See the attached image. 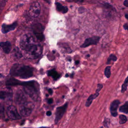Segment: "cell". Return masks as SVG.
Returning a JSON list of instances; mask_svg holds the SVG:
<instances>
[{
    "mask_svg": "<svg viewBox=\"0 0 128 128\" xmlns=\"http://www.w3.org/2000/svg\"><path fill=\"white\" fill-rule=\"evenodd\" d=\"M41 7L40 3L38 2H34L30 5L28 11V14L30 16L36 18L38 17L40 14Z\"/></svg>",
    "mask_w": 128,
    "mask_h": 128,
    "instance_id": "6",
    "label": "cell"
},
{
    "mask_svg": "<svg viewBox=\"0 0 128 128\" xmlns=\"http://www.w3.org/2000/svg\"><path fill=\"white\" fill-rule=\"evenodd\" d=\"M32 30L38 39L40 40H42L44 39V36L42 32L44 28L40 24L36 23L33 24Z\"/></svg>",
    "mask_w": 128,
    "mask_h": 128,
    "instance_id": "8",
    "label": "cell"
},
{
    "mask_svg": "<svg viewBox=\"0 0 128 128\" xmlns=\"http://www.w3.org/2000/svg\"><path fill=\"white\" fill-rule=\"evenodd\" d=\"M110 69H111L110 66H107L104 70V75L107 78H109L110 76V74H111Z\"/></svg>",
    "mask_w": 128,
    "mask_h": 128,
    "instance_id": "22",
    "label": "cell"
},
{
    "mask_svg": "<svg viewBox=\"0 0 128 128\" xmlns=\"http://www.w3.org/2000/svg\"><path fill=\"white\" fill-rule=\"evenodd\" d=\"M10 74L13 76L27 78L33 76L34 68L29 66L16 64L12 67Z\"/></svg>",
    "mask_w": 128,
    "mask_h": 128,
    "instance_id": "1",
    "label": "cell"
},
{
    "mask_svg": "<svg viewBox=\"0 0 128 128\" xmlns=\"http://www.w3.org/2000/svg\"><path fill=\"white\" fill-rule=\"evenodd\" d=\"M100 38L97 36H94L90 38H86L84 42L81 45V48H86L90 45H94L97 44L100 40Z\"/></svg>",
    "mask_w": 128,
    "mask_h": 128,
    "instance_id": "10",
    "label": "cell"
},
{
    "mask_svg": "<svg viewBox=\"0 0 128 128\" xmlns=\"http://www.w3.org/2000/svg\"><path fill=\"white\" fill-rule=\"evenodd\" d=\"M72 0V1H74V2H81V1H82V0Z\"/></svg>",
    "mask_w": 128,
    "mask_h": 128,
    "instance_id": "35",
    "label": "cell"
},
{
    "mask_svg": "<svg viewBox=\"0 0 128 128\" xmlns=\"http://www.w3.org/2000/svg\"><path fill=\"white\" fill-rule=\"evenodd\" d=\"M120 104V101L117 100H114L112 102L110 106V112L112 116L114 117L117 116L118 115L117 110Z\"/></svg>",
    "mask_w": 128,
    "mask_h": 128,
    "instance_id": "13",
    "label": "cell"
},
{
    "mask_svg": "<svg viewBox=\"0 0 128 128\" xmlns=\"http://www.w3.org/2000/svg\"><path fill=\"white\" fill-rule=\"evenodd\" d=\"M117 60V58L116 56L113 54H111L110 56L108 58L107 62H106V64H109L110 63V62H116Z\"/></svg>",
    "mask_w": 128,
    "mask_h": 128,
    "instance_id": "21",
    "label": "cell"
},
{
    "mask_svg": "<svg viewBox=\"0 0 128 128\" xmlns=\"http://www.w3.org/2000/svg\"><path fill=\"white\" fill-rule=\"evenodd\" d=\"M79 63V61L78 60V61H76V64H78Z\"/></svg>",
    "mask_w": 128,
    "mask_h": 128,
    "instance_id": "36",
    "label": "cell"
},
{
    "mask_svg": "<svg viewBox=\"0 0 128 128\" xmlns=\"http://www.w3.org/2000/svg\"><path fill=\"white\" fill-rule=\"evenodd\" d=\"M99 95V93L96 92L94 94H91L87 99L86 102V107H88L90 106L91 104L92 103V102L94 100V99H95L96 98H97Z\"/></svg>",
    "mask_w": 128,
    "mask_h": 128,
    "instance_id": "16",
    "label": "cell"
},
{
    "mask_svg": "<svg viewBox=\"0 0 128 128\" xmlns=\"http://www.w3.org/2000/svg\"><path fill=\"white\" fill-rule=\"evenodd\" d=\"M127 118L124 114H121L119 116V122L120 124H124L127 122Z\"/></svg>",
    "mask_w": 128,
    "mask_h": 128,
    "instance_id": "24",
    "label": "cell"
},
{
    "mask_svg": "<svg viewBox=\"0 0 128 128\" xmlns=\"http://www.w3.org/2000/svg\"><path fill=\"white\" fill-rule=\"evenodd\" d=\"M128 0H125L124 2V4L126 6V7H128Z\"/></svg>",
    "mask_w": 128,
    "mask_h": 128,
    "instance_id": "29",
    "label": "cell"
},
{
    "mask_svg": "<svg viewBox=\"0 0 128 128\" xmlns=\"http://www.w3.org/2000/svg\"><path fill=\"white\" fill-rule=\"evenodd\" d=\"M24 52V55L26 58L30 59H36L41 55L42 52V48L40 44H34Z\"/></svg>",
    "mask_w": 128,
    "mask_h": 128,
    "instance_id": "3",
    "label": "cell"
},
{
    "mask_svg": "<svg viewBox=\"0 0 128 128\" xmlns=\"http://www.w3.org/2000/svg\"><path fill=\"white\" fill-rule=\"evenodd\" d=\"M8 0H0V16Z\"/></svg>",
    "mask_w": 128,
    "mask_h": 128,
    "instance_id": "25",
    "label": "cell"
},
{
    "mask_svg": "<svg viewBox=\"0 0 128 128\" xmlns=\"http://www.w3.org/2000/svg\"><path fill=\"white\" fill-rule=\"evenodd\" d=\"M102 88H103V86H102V84H98V86H97V88H96V92L99 93V92H100V90H102Z\"/></svg>",
    "mask_w": 128,
    "mask_h": 128,
    "instance_id": "28",
    "label": "cell"
},
{
    "mask_svg": "<svg viewBox=\"0 0 128 128\" xmlns=\"http://www.w3.org/2000/svg\"><path fill=\"white\" fill-rule=\"evenodd\" d=\"M10 95H12V94L8 93L6 92L0 90V99H5L8 96H10Z\"/></svg>",
    "mask_w": 128,
    "mask_h": 128,
    "instance_id": "23",
    "label": "cell"
},
{
    "mask_svg": "<svg viewBox=\"0 0 128 128\" xmlns=\"http://www.w3.org/2000/svg\"><path fill=\"white\" fill-rule=\"evenodd\" d=\"M35 44L34 40L32 35L30 34H26L23 35L20 38V48L26 51Z\"/></svg>",
    "mask_w": 128,
    "mask_h": 128,
    "instance_id": "4",
    "label": "cell"
},
{
    "mask_svg": "<svg viewBox=\"0 0 128 128\" xmlns=\"http://www.w3.org/2000/svg\"><path fill=\"white\" fill-rule=\"evenodd\" d=\"M48 76H52L55 80L58 79L60 77V74L54 70H51L47 72Z\"/></svg>",
    "mask_w": 128,
    "mask_h": 128,
    "instance_id": "17",
    "label": "cell"
},
{
    "mask_svg": "<svg viewBox=\"0 0 128 128\" xmlns=\"http://www.w3.org/2000/svg\"><path fill=\"white\" fill-rule=\"evenodd\" d=\"M68 106V103L66 102L63 106L58 107L56 108V117L54 120V123L56 124H57L58 122L60 121V120L62 118L64 112L66 111Z\"/></svg>",
    "mask_w": 128,
    "mask_h": 128,
    "instance_id": "9",
    "label": "cell"
},
{
    "mask_svg": "<svg viewBox=\"0 0 128 128\" xmlns=\"http://www.w3.org/2000/svg\"><path fill=\"white\" fill-rule=\"evenodd\" d=\"M15 99L16 102L19 105L23 104L26 102V98L24 92L20 90L17 91L16 94Z\"/></svg>",
    "mask_w": 128,
    "mask_h": 128,
    "instance_id": "11",
    "label": "cell"
},
{
    "mask_svg": "<svg viewBox=\"0 0 128 128\" xmlns=\"http://www.w3.org/2000/svg\"><path fill=\"white\" fill-rule=\"evenodd\" d=\"M6 113L8 118L12 120H17L21 118L16 107L14 106H10L8 108Z\"/></svg>",
    "mask_w": 128,
    "mask_h": 128,
    "instance_id": "7",
    "label": "cell"
},
{
    "mask_svg": "<svg viewBox=\"0 0 128 128\" xmlns=\"http://www.w3.org/2000/svg\"><path fill=\"white\" fill-rule=\"evenodd\" d=\"M48 92H49V94H52V89L50 88V89L48 90Z\"/></svg>",
    "mask_w": 128,
    "mask_h": 128,
    "instance_id": "33",
    "label": "cell"
},
{
    "mask_svg": "<svg viewBox=\"0 0 128 128\" xmlns=\"http://www.w3.org/2000/svg\"><path fill=\"white\" fill-rule=\"evenodd\" d=\"M124 28L126 30H128V24H127V23H126V24H124Z\"/></svg>",
    "mask_w": 128,
    "mask_h": 128,
    "instance_id": "31",
    "label": "cell"
},
{
    "mask_svg": "<svg viewBox=\"0 0 128 128\" xmlns=\"http://www.w3.org/2000/svg\"><path fill=\"white\" fill-rule=\"evenodd\" d=\"M120 112L124 113L126 114H128V102H126L125 104L122 105L119 109Z\"/></svg>",
    "mask_w": 128,
    "mask_h": 128,
    "instance_id": "19",
    "label": "cell"
},
{
    "mask_svg": "<svg viewBox=\"0 0 128 128\" xmlns=\"http://www.w3.org/2000/svg\"><path fill=\"white\" fill-rule=\"evenodd\" d=\"M0 46L3 52L6 54H8L12 50L11 44L8 41L1 42L0 43Z\"/></svg>",
    "mask_w": 128,
    "mask_h": 128,
    "instance_id": "14",
    "label": "cell"
},
{
    "mask_svg": "<svg viewBox=\"0 0 128 128\" xmlns=\"http://www.w3.org/2000/svg\"><path fill=\"white\" fill-rule=\"evenodd\" d=\"M110 123V120L108 118H105L103 122L104 126L106 127H108V126Z\"/></svg>",
    "mask_w": 128,
    "mask_h": 128,
    "instance_id": "27",
    "label": "cell"
},
{
    "mask_svg": "<svg viewBox=\"0 0 128 128\" xmlns=\"http://www.w3.org/2000/svg\"><path fill=\"white\" fill-rule=\"evenodd\" d=\"M47 128L46 127H44V126H42V127H40V128Z\"/></svg>",
    "mask_w": 128,
    "mask_h": 128,
    "instance_id": "38",
    "label": "cell"
},
{
    "mask_svg": "<svg viewBox=\"0 0 128 128\" xmlns=\"http://www.w3.org/2000/svg\"><path fill=\"white\" fill-rule=\"evenodd\" d=\"M46 116H51V114H52V112H50V111H48L47 112H46Z\"/></svg>",
    "mask_w": 128,
    "mask_h": 128,
    "instance_id": "30",
    "label": "cell"
},
{
    "mask_svg": "<svg viewBox=\"0 0 128 128\" xmlns=\"http://www.w3.org/2000/svg\"><path fill=\"white\" fill-rule=\"evenodd\" d=\"M128 83V77H126L125 79V80H124V84H122V89H121L122 92H125L126 91V90H127Z\"/></svg>",
    "mask_w": 128,
    "mask_h": 128,
    "instance_id": "20",
    "label": "cell"
},
{
    "mask_svg": "<svg viewBox=\"0 0 128 128\" xmlns=\"http://www.w3.org/2000/svg\"><path fill=\"white\" fill-rule=\"evenodd\" d=\"M56 9L58 11L61 12L63 14L66 13L68 10V8L66 6H62L60 3L56 2Z\"/></svg>",
    "mask_w": 128,
    "mask_h": 128,
    "instance_id": "15",
    "label": "cell"
},
{
    "mask_svg": "<svg viewBox=\"0 0 128 128\" xmlns=\"http://www.w3.org/2000/svg\"><path fill=\"white\" fill-rule=\"evenodd\" d=\"M34 108V104L30 102H26L20 107V112L22 116H29Z\"/></svg>",
    "mask_w": 128,
    "mask_h": 128,
    "instance_id": "5",
    "label": "cell"
},
{
    "mask_svg": "<svg viewBox=\"0 0 128 128\" xmlns=\"http://www.w3.org/2000/svg\"><path fill=\"white\" fill-rule=\"evenodd\" d=\"M48 104H52V102L53 100H52V98H49V99L48 100Z\"/></svg>",
    "mask_w": 128,
    "mask_h": 128,
    "instance_id": "32",
    "label": "cell"
},
{
    "mask_svg": "<svg viewBox=\"0 0 128 128\" xmlns=\"http://www.w3.org/2000/svg\"><path fill=\"white\" fill-rule=\"evenodd\" d=\"M103 128V126H101V127H100V128Z\"/></svg>",
    "mask_w": 128,
    "mask_h": 128,
    "instance_id": "39",
    "label": "cell"
},
{
    "mask_svg": "<svg viewBox=\"0 0 128 128\" xmlns=\"http://www.w3.org/2000/svg\"><path fill=\"white\" fill-rule=\"evenodd\" d=\"M126 18L128 19V14H126Z\"/></svg>",
    "mask_w": 128,
    "mask_h": 128,
    "instance_id": "37",
    "label": "cell"
},
{
    "mask_svg": "<svg viewBox=\"0 0 128 128\" xmlns=\"http://www.w3.org/2000/svg\"><path fill=\"white\" fill-rule=\"evenodd\" d=\"M18 23L16 22H14L11 24H3L2 26V32L3 34H6L9 32L14 30L17 26Z\"/></svg>",
    "mask_w": 128,
    "mask_h": 128,
    "instance_id": "12",
    "label": "cell"
},
{
    "mask_svg": "<svg viewBox=\"0 0 128 128\" xmlns=\"http://www.w3.org/2000/svg\"><path fill=\"white\" fill-rule=\"evenodd\" d=\"M18 85L24 87V92L34 100H37L39 97L40 86L38 82L34 80L28 82L20 81Z\"/></svg>",
    "mask_w": 128,
    "mask_h": 128,
    "instance_id": "2",
    "label": "cell"
},
{
    "mask_svg": "<svg viewBox=\"0 0 128 128\" xmlns=\"http://www.w3.org/2000/svg\"><path fill=\"white\" fill-rule=\"evenodd\" d=\"M44 1H46V2H48V3H50V1H51V0H44Z\"/></svg>",
    "mask_w": 128,
    "mask_h": 128,
    "instance_id": "34",
    "label": "cell"
},
{
    "mask_svg": "<svg viewBox=\"0 0 128 128\" xmlns=\"http://www.w3.org/2000/svg\"><path fill=\"white\" fill-rule=\"evenodd\" d=\"M4 106L0 104V118H4Z\"/></svg>",
    "mask_w": 128,
    "mask_h": 128,
    "instance_id": "26",
    "label": "cell"
},
{
    "mask_svg": "<svg viewBox=\"0 0 128 128\" xmlns=\"http://www.w3.org/2000/svg\"><path fill=\"white\" fill-rule=\"evenodd\" d=\"M12 56L17 59L20 58L22 57V54L21 52L20 51V50H19L18 48H15L13 50H12Z\"/></svg>",
    "mask_w": 128,
    "mask_h": 128,
    "instance_id": "18",
    "label": "cell"
}]
</instances>
